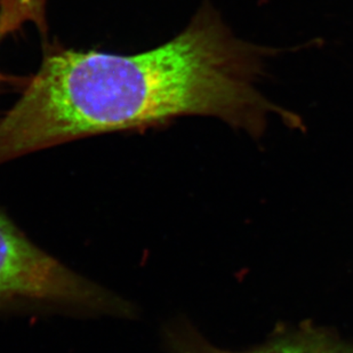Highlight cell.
Instances as JSON below:
<instances>
[{
    "instance_id": "7a4b0ae2",
    "label": "cell",
    "mask_w": 353,
    "mask_h": 353,
    "mask_svg": "<svg viewBox=\"0 0 353 353\" xmlns=\"http://www.w3.org/2000/svg\"><path fill=\"white\" fill-rule=\"evenodd\" d=\"M43 309L133 318V304L40 250L0 212V311Z\"/></svg>"
},
{
    "instance_id": "277c9868",
    "label": "cell",
    "mask_w": 353,
    "mask_h": 353,
    "mask_svg": "<svg viewBox=\"0 0 353 353\" xmlns=\"http://www.w3.org/2000/svg\"><path fill=\"white\" fill-rule=\"evenodd\" d=\"M45 6L46 0H0V38L28 22L46 32Z\"/></svg>"
},
{
    "instance_id": "3957f363",
    "label": "cell",
    "mask_w": 353,
    "mask_h": 353,
    "mask_svg": "<svg viewBox=\"0 0 353 353\" xmlns=\"http://www.w3.org/2000/svg\"><path fill=\"white\" fill-rule=\"evenodd\" d=\"M163 341L170 353H353V341L311 321L276 327L263 344L243 351L214 345L185 319L168 323L163 328Z\"/></svg>"
},
{
    "instance_id": "6da1fadb",
    "label": "cell",
    "mask_w": 353,
    "mask_h": 353,
    "mask_svg": "<svg viewBox=\"0 0 353 353\" xmlns=\"http://www.w3.org/2000/svg\"><path fill=\"white\" fill-rule=\"evenodd\" d=\"M281 50L241 39L210 0L185 30L137 55L53 50L0 120V163L97 134L158 126L185 116L222 120L260 141L272 116L303 130L299 114L260 90Z\"/></svg>"
}]
</instances>
